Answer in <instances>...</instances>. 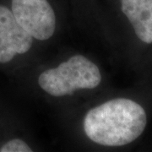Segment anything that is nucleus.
Wrapping results in <instances>:
<instances>
[{
  "mask_svg": "<svg viewBox=\"0 0 152 152\" xmlns=\"http://www.w3.org/2000/svg\"><path fill=\"white\" fill-rule=\"evenodd\" d=\"M1 152H31L32 150L26 142L15 139L5 143L0 149Z\"/></svg>",
  "mask_w": 152,
  "mask_h": 152,
  "instance_id": "nucleus-6",
  "label": "nucleus"
},
{
  "mask_svg": "<svg viewBox=\"0 0 152 152\" xmlns=\"http://www.w3.org/2000/svg\"><path fill=\"white\" fill-rule=\"evenodd\" d=\"M11 11L20 26L33 38L45 41L53 35L56 17L48 0H12Z\"/></svg>",
  "mask_w": 152,
  "mask_h": 152,
  "instance_id": "nucleus-3",
  "label": "nucleus"
},
{
  "mask_svg": "<svg viewBox=\"0 0 152 152\" xmlns=\"http://www.w3.org/2000/svg\"><path fill=\"white\" fill-rule=\"evenodd\" d=\"M102 81L98 67L83 55H75L57 68L49 69L38 78L40 87L49 95L63 96L76 90L94 89Z\"/></svg>",
  "mask_w": 152,
  "mask_h": 152,
  "instance_id": "nucleus-2",
  "label": "nucleus"
},
{
  "mask_svg": "<svg viewBox=\"0 0 152 152\" xmlns=\"http://www.w3.org/2000/svg\"><path fill=\"white\" fill-rule=\"evenodd\" d=\"M33 37L17 22L12 11L0 5V63L5 64L17 54L28 52Z\"/></svg>",
  "mask_w": 152,
  "mask_h": 152,
  "instance_id": "nucleus-4",
  "label": "nucleus"
},
{
  "mask_svg": "<svg viewBox=\"0 0 152 152\" xmlns=\"http://www.w3.org/2000/svg\"><path fill=\"white\" fill-rule=\"evenodd\" d=\"M121 9L136 36L145 43H152V0H121Z\"/></svg>",
  "mask_w": 152,
  "mask_h": 152,
  "instance_id": "nucleus-5",
  "label": "nucleus"
},
{
  "mask_svg": "<svg viewBox=\"0 0 152 152\" xmlns=\"http://www.w3.org/2000/svg\"><path fill=\"white\" fill-rule=\"evenodd\" d=\"M146 124L145 111L140 104L118 98L90 110L84 120V129L98 145L123 146L141 135Z\"/></svg>",
  "mask_w": 152,
  "mask_h": 152,
  "instance_id": "nucleus-1",
  "label": "nucleus"
}]
</instances>
